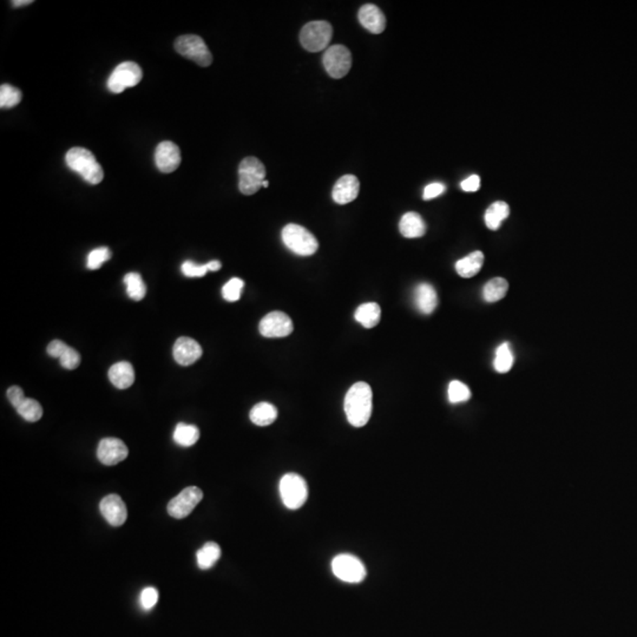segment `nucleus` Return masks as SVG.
Segmentation results:
<instances>
[{
    "label": "nucleus",
    "mask_w": 637,
    "mask_h": 637,
    "mask_svg": "<svg viewBox=\"0 0 637 637\" xmlns=\"http://www.w3.org/2000/svg\"><path fill=\"white\" fill-rule=\"evenodd\" d=\"M358 18L360 24L375 35L382 33L386 29V17L377 5H363L359 10Z\"/></svg>",
    "instance_id": "18"
},
{
    "label": "nucleus",
    "mask_w": 637,
    "mask_h": 637,
    "mask_svg": "<svg viewBox=\"0 0 637 637\" xmlns=\"http://www.w3.org/2000/svg\"><path fill=\"white\" fill-rule=\"evenodd\" d=\"M111 258V251L110 249L107 247L96 248L93 249L89 255H88V261H86V267L91 269V271H95V269H98L103 266V263L109 261Z\"/></svg>",
    "instance_id": "35"
},
{
    "label": "nucleus",
    "mask_w": 637,
    "mask_h": 637,
    "mask_svg": "<svg viewBox=\"0 0 637 637\" xmlns=\"http://www.w3.org/2000/svg\"><path fill=\"white\" fill-rule=\"evenodd\" d=\"M510 215V207L508 203L503 201H497L487 208L485 212V223L487 228L491 230H497L501 228L503 221L508 219Z\"/></svg>",
    "instance_id": "25"
},
{
    "label": "nucleus",
    "mask_w": 637,
    "mask_h": 637,
    "mask_svg": "<svg viewBox=\"0 0 637 637\" xmlns=\"http://www.w3.org/2000/svg\"><path fill=\"white\" fill-rule=\"evenodd\" d=\"M282 241L290 251L300 256H310L315 254L319 249L317 237L299 224H287L282 229Z\"/></svg>",
    "instance_id": "3"
},
{
    "label": "nucleus",
    "mask_w": 637,
    "mask_h": 637,
    "mask_svg": "<svg viewBox=\"0 0 637 637\" xmlns=\"http://www.w3.org/2000/svg\"><path fill=\"white\" fill-rule=\"evenodd\" d=\"M209 272L208 263L205 265H196L193 261H186L182 265V273L187 278H202Z\"/></svg>",
    "instance_id": "37"
},
{
    "label": "nucleus",
    "mask_w": 637,
    "mask_h": 637,
    "mask_svg": "<svg viewBox=\"0 0 637 637\" xmlns=\"http://www.w3.org/2000/svg\"><path fill=\"white\" fill-rule=\"evenodd\" d=\"M143 72L139 64L124 62L112 71L108 79V88L111 93H120L127 88H134L142 81Z\"/></svg>",
    "instance_id": "9"
},
{
    "label": "nucleus",
    "mask_w": 637,
    "mask_h": 637,
    "mask_svg": "<svg viewBox=\"0 0 637 637\" xmlns=\"http://www.w3.org/2000/svg\"><path fill=\"white\" fill-rule=\"evenodd\" d=\"M58 360L62 367H64L66 370H74L81 363V356H79V353L76 349L69 347L66 345L65 348L61 353Z\"/></svg>",
    "instance_id": "36"
},
{
    "label": "nucleus",
    "mask_w": 637,
    "mask_h": 637,
    "mask_svg": "<svg viewBox=\"0 0 637 637\" xmlns=\"http://www.w3.org/2000/svg\"><path fill=\"white\" fill-rule=\"evenodd\" d=\"M332 36L333 27L329 22H310L302 27L300 42L308 52H320L327 49Z\"/></svg>",
    "instance_id": "6"
},
{
    "label": "nucleus",
    "mask_w": 637,
    "mask_h": 637,
    "mask_svg": "<svg viewBox=\"0 0 637 637\" xmlns=\"http://www.w3.org/2000/svg\"><path fill=\"white\" fill-rule=\"evenodd\" d=\"M414 305L425 315L434 312L438 306V295L430 283H419L414 290Z\"/></svg>",
    "instance_id": "19"
},
{
    "label": "nucleus",
    "mask_w": 637,
    "mask_h": 637,
    "mask_svg": "<svg viewBox=\"0 0 637 637\" xmlns=\"http://www.w3.org/2000/svg\"><path fill=\"white\" fill-rule=\"evenodd\" d=\"M124 283L127 286V295L132 297V300L141 301L146 297L147 287L139 273H127L124 276Z\"/></svg>",
    "instance_id": "29"
},
{
    "label": "nucleus",
    "mask_w": 637,
    "mask_h": 637,
    "mask_svg": "<svg viewBox=\"0 0 637 637\" xmlns=\"http://www.w3.org/2000/svg\"><path fill=\"white\" fill-rule=\"evenodd\" d=\"M208 267L209 272H217L220 271L222 265H221L220 261H217V260H212V261L208 262Z\"/></svg>",
    "instance_id": "43"
},
{
    "label": "nucleus",
    "mask_w": 637,
    "mask_h": 637,
    "mask_svg": "<svg viewBox=\"0 0 637 637\" xmlns=\"http://www.w3.org/2000/svg\"><path fill=\"white\" fill-rule=\"evenodd\" d=\"M66 344L64 341H61V340H54L51 341L49 346H47V354L52 356V358H56L58 359L61 353H62L63 349L65 348Z\"/></svg>",
    "instance_id": "42"
},
{
    "label": "nucleus",
    "mask_w": 637,
    "mask_h": 637,
    "mask_svg": "<svg viewBox=\"0 0 637 637\" xmlns=\"http://www.w3.org/2000/svg\"><path fill=\"white\" fill-rule=\"evenodd\" d=\"M484 263V254L480 251H475L467 255L456 263V272L462 278H470L478 274Z\"/></svg>",
    "instance_id": "22"
},
{
    "label": "nucleus",
    "mask_w": 637,
    "mask_h": 637,
    "mask_svg": "<svg viewBox=\"0 0 637 637\" xmlns=\"http://www.w3.org/2000/svg\"><path fill=\"white\" fill-rule=\"evenodd\" d=\"M65 162L70 169L81 175V178L90 184H100L104 178L101 164L88 149L81 147L70 149L65 156Z\"/></svg>",
    "instance_id": "2"
},
{
    "label": "nucleus",
    "mask_w": 637,
    "mask_h": 637,
    "mask_svg": "<svg viewBox=\"0 0 637 637\" xmlns=\"http://www.w3.org/2000/svg\"><path fill=\"white\" fill-rule=\"evenodd\" d=\"M220 557V545L215 543V542H208V543H205L196 553L198 568L202 569V570H207V569L212 568Z\"/></svg>",
    "instance_id": "26"
},
{
    "label": "nucleus",
    "mask_w": 637,
    "mask_h": 637,
    "mask_svg": "<svg viewBox=\"0 0 637 637\" xmlns=\"http://www.w3.org/2000/svg\"><path fill=\"white\" fill-rule=\"evenodd\" d=\"M359 180L354 175H345L338 180L333 188V200L338 205H347L356 200L359 195Z\"/></svg>",
    "instance_id": "17"
},
{
    "label": "nucleus",
    "mask_w": 637,
    "mask_h": 637,
    "mask_svg": "<svg viewBox=\"0 0 637 637\" xmlns=\"http://www.w3.org/2000/svg\"><path fill=\"white\" fill-rule=\"evenodd\" d=\"M514 366V353L511 351L510 344L504 343L501 345L497 351L494 360V367L498 373H508V372Z\"/></svg>",
    "instance_id": "30"
},
{
    "label": "nucleus",
    "mask_w": 637,
    "mask_h": 637,
    "mask_svg": "<svg viewBox=\"0 0 637 637\" xmlns=\"http://www.w3.org/2000/svg\"><path fill=\"white\" fill-rule=\"evenodd\" d=\"M157 601H159V591L152 587H148L143 589L142 594H141V604L143 606V609L150 611L156 606Z\"/></svg>",
    "instance_id": "38"
},
{
    "label": "nucleus",
    "mask_w": 637,
    "mask_h": 637,
    "mask_svg": "<svg viewBox=\"0 0 637 637\" xmlns=\"http://www.w3.org/2000/svg\"><path fill=\"white\" fill-rule=\"evenodd\" d=\"M293 321L282 312H272L263 317L259 331L265 338H285L293 332Z\"/></svg>",
    "instance_id": "12"
},
{
    "label": "nucleus",
    "mask_w": 637,
    "mask_h": 637,
    "mask_svg": "<svg viewBox=\"0 0 637 637\" xmlns=\"http://www.w3.org/2000/svg\"><path fill=\"white\" fill-rule=\"evenodd\" d=\"M460 187L466 193H473V191H477L480 187V178H479L478 175H471L470 178H465L462 183H460Z\"/></svg>",
    "instance_id": "41"
},
{
    "label": "nucleus",
    "mask_w": 637,
    "mask_h": 637,
    "mask_svg": "<svg viewBox=\"0 0 637 637\" xmlns=\"http://www.w3.org/2000/svg\"><path fill=\"white\" fill-rule=\"evenodd\" d=\"M100 510L105 521H108L110 526H123L127 521V506L118 494H109L102 499Z\"/></svg>",
    "instance_id": "15"
},
{
    "label": "nucleus",
    "mask_w": 637,
    "mask_h": 637,
    "mask_svg": "<svg viewBox=\"0 0 637 637\" xmlns=\"http://www.w3.org/2000/svg\"><path fill=\"white\" fill-rule=\"evenodd\" d=\"M280 496L286 508L300 509L308 498V485L297 473H287L280 480Z\"/></svg>",
    "instance_id": "5"
},
{
    "label": "nucleus",
    "mask_w": 637,
    "mask_h": 637,
    "mask_svg": "<svg viewBox=\"0 0 637 637\" xmlns=\"http://www.w3.org/2000/svg\"><path fill=\"white\" fill-rule=\"evenodd\" d=\"M268 186H269V183H268V181L266 180V181L263 182L262 187L263 188H268Z\"/></svg>",
    "instance_id": "45"
},
{
    "label": "nucleus",
    "mask_w": 637,
    "mask_h": 637,
    "mask_svg": "<svg viewBox=\"0 0 637 637\" xmlns=\"http://www.w3.org/2000/svg\"><path fill=\"white\" fill-rule=\"evenodd\" d=\"M8 399L15 409H18L26 397L19 386H12L8 390Z\"/></svg>",
    "instance_id": "40"
},
{
    "label": "nucleus",
    "mask_w": 637,
    "mask_h": 637,
    "mask_svg": "<svg viewBox=\"0 0 637 637\" xmlns=\"http://www.w3.org/2000/svg\"><path fill=\"white\" fill-rule=\"evenodd\" d=\"M266 181V168L256 157L249 156L242 159L239 166V189L244 195L258 193Z\"/></svg>",
    "instance_id": "4"
},
{
    "label": "nucleus",
    "mask_w": 637,
    "mask_h": 637,
    "mask_svg": "<svg viewBox=\"0 0 637 637\" xmlns=\"http://www.w3.org/2000/svg\"><path fill=\"white\" fill-rule=\"evenodd\" d=\"M175 49L178 54L193 61L200 66H209L212 63V54L205 40L196 35L181 36L175 40Z\"/></svg>",
    "instance_id": "7"
},
{
    "label": "nucleus",
    "mask_w": 637,
    "mask_h": 637,
    "mask_svg": "<svg viewBox=\"0 0 637 637\" xmlns=\"http://www.w3.org/2000/svg\"><path fill=\"white\" fill-rule=\"evenodd\" d=\"M33 1L32 0H16V1H12V5L15 8H20V6H26V5L32 4Z\"/></svg>",
    "instance_id": "44"
},
{
    "label": "nucleus",
    "mask_w": 637,
    "mask_h": 637,
    "mask_svg": "<svg viewBox=\"0 0 637 637\" xmlns=\"http://www.w3.org/2000/svg\"><path fill=\"white\" fill-rule=\"evenodd\" d=\"M382 317V309L380 306L375 302H367L363 305L359 306L356 309L354 317L365 329H373L380 321Z\"/></svg>",
    "instance_id": "23"
},
{
    "label": "nucleus",
    "mask_w": 637,
    "mask_h": 637,
    "mask_svg": "<svg viewBox=\"0 0 637 637\" xmlns=\"http://www.w3.org/2000/svg\"><path fill=\"white\" fill-rule=\"evenodd\" d=\"M17 412L20 417L30 423H36L42 417V407L37 400L31 398H26L22 402V405L18 407Z\"/></svg>",
    "instance_id": "31"
},
{
    "label": "nucleus",
    "mask_w": 637,
    "mask_h": 637,
    "mask_svg": "<svg viewBox=\"0 0 637 637\" xmlns=\"http://www.w3.org/2000/svg\"><path fill=\"white\" fill-rule=\"evenodd\" d=\"M249 418L253 424L258 426H268L276 420L278 409L271 402H259L251 409Z\"/></svg>",
    "instance_id": "24"
},
{
    "label": "nucleus",
    "mask_w": 637,
    "mask_h": 637,
    "mask_svg": "<svg viewBox=\"0 0 637 637\" xmlns=\"http://www.w3.org/2000/svg\"><path fill=\"white\" fill-rule=\"evenodd\" d=\"M155 162L157 169L163 174L174 173L181 164V151L176 144L164 141L155 151Z\"/></svg>",
    "instance_id": "14"
},
{
    "label": "nucleus",
    "mask_w": 637,
    "mask_h": 637,
    "mask_svg": "<svg viewBox=\"0 0 637 637\" xmlns=\"http://www.w3.org/2000/svg\"><path fill=\"white\" fill-rule=\"evenodd\" d=\"M174 359L181 366H190L202 356V347L196 340L181 336L176 340L173 349Z\"/></svg>",
    "instance_id": "16"
},
{
    "label": "nucleus",
    "mask_w": 637,
    "mask_h": 637,
    "mask_svg": "<svg viewBox=\"0 0 637 637\" xmlns=\"http://www.w3.org/2000/svg\"><path fill=\"white\" fill-rule=\"evenodd\" d=\"M322 63L324 70L331 77L340 79L345 77L351 70V51L344 45H332L324 52Z\"/></svg>",
    "instance_id": "10"
},
{
    "label": "nucleus",
    "mask_w": 637,
    "mask_h": 637,
    "mask_svg": "<svg viewBox=\"0 0 637 637\" xmlns=\"http://www.w3.org/2000/svg\"><path fill=\"white\" fill-rule=\"evenodd\" d=\"M203 498V492L196 487H186L180 494L170 501L168 504V514L176 519H182L189 516L196 508L197 504Z\"/></svg>",
    "instance_id": "11"
},
{
    "label": "nucleus",
    "mask_w": 637,
    "mask_h": 637,
    "mask_svg": "<svg viewBox=\"0 0 637 637\" xmlns=\"http://www.w3.org/2000/svg\"><path fill=\"white\" fill-rule=\"evenodd\" d=\"M332 572L336 577L346 583H360L367 575L365 564L349 553H341L333 558Z\"/></svg>",
    "instance_id": "8"
},
{
    "label": "nucleus",
    "mask_w": 637,
    "mask_h": 637,
    "mask_svg": "<svg viewBox=\"0 0 637 637\" xmlns=\"http://www.w3.org/2000/svg\"><path fill=\"white\" fill-rule=\"evenodd\" d=\"M448 400L452 402V404H459V402H465L467 400H470L471 398V391L470 388L463 384L462 382H458V380H453V382H450L448 385Z\"/></svg>",
    "instance_id": "33"
},
{
    "label": "nucleus",
    "mask_w": 637,
    "mask_h": 637,
    "mask_svg": "<svg viewBox=\"0 0 637 637\" xmlns=\"http://www.w3.org/2000/svg\"><path fill=\"white\" fill-rule=\"evenodd\" d=\"M109 379L112 382V385L120 390L129 388L135 382L134 367L127 361L115 363L109 370Z\"/></svg>",
    "instance_id": "20"
},
{
    "label": "nucleus",
    "mask_w": 637,
    "mask_h": 637,
    "mask_svg": "<svg viewBox=\"0 0 637 637\" xmlns=\"http://www.w3.org/2000/svg\"><path fill=\"white\" fill-rule=\"evenodd\" d=\"M445 190H446V187H445L444 183H441V182L430 183L429 186L425 187L423 198L426 200V201H427V200H432V198L441 196V194L445 193Z\"/></svg>",
    "instance_id": "39"
},
{
    "label": "nucleus",
    "mask_w": 637,
    "mask_h": 637,
    "mask_svg": "<svg viewBox=\"0 0 637 637\" xmlns=\"http://www.w3.org/2000/svg\"><path fill=\"white\" fill-rule=\"evenodd\" d=\"M244 286V280H241L239 278H230L222 288V295H223L224 300H227L229 302L237 301L241 297Z\"/></svg>",
    "instance_id": "34"
},
{
    "label": "nucleus",
    "mask_w": 637,
    "mask_h": 637,
    "mask_svg": "<svg viewBox=\"0 0 637 637\" xmlns=\"http://www.w3.org/2000/svg\"><path fill=\"white\" fill-rule=\"evenodd\" d=\"M399 230L407 239H417L425 235L426 224L418 212H406L399 222Z\"/></svg>",
    "instance_id": "21"
},
{
    "label": "nucleus",
    "mask_w": 637,
    "mask_h": 637,
    "mask_svg": "<svg viewBox=\"0 0 637 637\" xmlns=\"http://www.w3.org/2000/svg\"><path fill=\"white\" fill-rule=\"evenodd\" d=\"M129 455L127 445L118 438H104L100 441L97 448V458L107 466H112L123 462Z\"/></svg>",
    "instance_id": "13"
},
{
    "label": "nucleus",
    "mask_w": 637,
    "mask_h": 637,
    "mask_svg": "<svg viewBox=\"0 0 637 637\" xmlns=\"http://www.w3.org/2000/svg\"><path fill=\"white\" fill-rule=\"evenodd\" d=\"M509 290V283L505 278H494L487 282L483 288V299L487 302H497L505 297Z\"/></svg>",
    "instance_id": "28"
},
{
    "label": "nucleus",
    "mask_w": 637,
    "mask_h": 637,
    "mask_svg": "<svg viewBox=\"0 0 637 637\" xmlns=\"http://www.w3.org/2000/svg\"><path fill=\"white\" fill-rule=\"evenodd\" d=\"M200 438V430L195 425L180 423L174 431V441L183 448H190L196 444Z\"/></svg>",
    "instance_id": "27"
},
{
    "label": "nucleus",
    "mask_w": 637,
    "mask_h": 637,
    "mask_svg": "<svg viewBox=\"0 0 637 637\" xmlns=\"http://www.w3.org/2000/svg\"><path fill=\"white\" fill-rule=\"evenodd\" d=\"M372 388L366 382H359L348 390L345 397L344 409L347 420L354 427H363L372 414Z\"/></svg>",
    "instance_id": "1"
},
{
    "label": "nucleus",
    "mask_w": 637,
    "mask_h": 637,
    "mask_svg": "<svg viewBox=\"0 0 637 637\" xmlns=\"http://www.w3.org/2000/svg\"><path fill=\"white\" fill-rule=\"evenodd\" d=\"M23 93L18 88L10 84L0 86V108L10 109L19 104Z\"/></svg>",
    "instance_id": "32"
}]
</instances>
